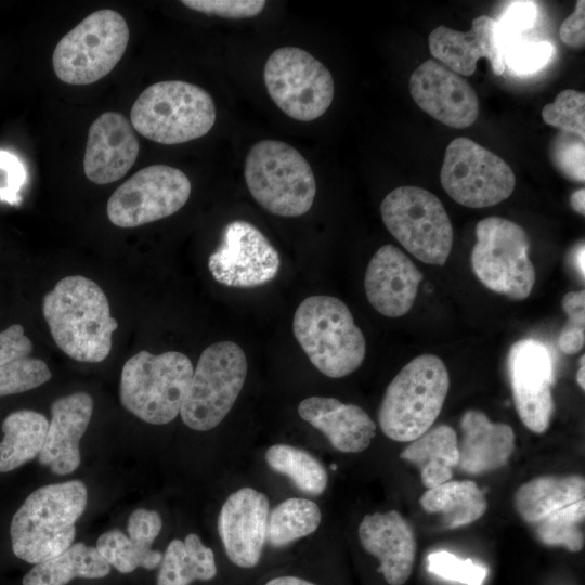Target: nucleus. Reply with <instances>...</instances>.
Returning <instances> with one entry per match:
<instances>
[{
    "label": "nucleus",
    "mask_w": 585,
    "mask_h": 585,
    "mask_svg": "<svg viewBox=\"0 0 585 585\" xmlns=\"http://www.w3.org/2000/svg\"><path fill=\"white\" fill-rule=\"evenodd\" d=\"M193 372L191 360L181 352L140 351L122 366L120 402L147 424H168L180 414Z\"/></svg>",
    "instance_id": "423d86ee"
},
{
    "label": "nucleus",
    "mask_w": 585,
    "mask_h": 585,
    "mask_svg": "<svg viewBox=\"0 0 585 585\" xmlns=\"http://www.w3.org/2000/svg\"><path fill=\"white\" fill-rule=\"evenodd\" d=\"M568 320L562 327L558 344L566 354L580 352L585 343V291H570L562 298Z\"/></svg>",
    "instance_id": "ea45409f"
},
{
    "label": "nucleus",
    "mask_w": 585,
    "mask_h": 585,
    "mask_svg": "<svg viewBox=\"0 0 585 585\" xmlns=\"http://www.w3.org/2000/svg\"><path fill=\"white\" fill-rule=\"evenodd\" d=\"M545 123L566 133L585 138V93L572 89L561 91L552 103L542 110Z\"/></svg>",
    "instance_id": "c9c22d12"
},
{
    "label": "nucleus",
    "mask_w": 585,
    "mask_h": 585,
    "mask_svg": "<svg viewBox=\"0 0 585 585\" xmlns=\"http://www.w3.org/2000/svg\"><path fill=\"white\" fill-rule=\"evenodd\" d=\"M584 199H585V190L584 188H580V190L575 191L570 197L571 207L577 213L583 214V216L585 214Z\"/></svg>",
    "instance_id": "8fccbe9b"
},
{
    "label": "nucleus",
    "mask_w": 585,
    "mask_h": 585,
    "mask_svg": "<svg viewBox=\"0 0 585 585\" xmlns=\"http://www.w3.org/2000/svg\"><path fill=\"white\" fill-rule=\"evenodd\" d=\"M88 502L86 484L69 480L35 490L14 514L11 542L14 555L29 563H39L70 547L76 521Z\"/></svg>",
    "instance_id": "f03ea898"
},
{
    "label": "nucleus",
    "mask_w": 585,
    "mask_h": 585,
    "mask_svg": "<svg viewBox=\"0 0 585 585\" xmlns=\"http://www.w3.org/2000/svg\"><path fill=\"white\" fill-rule=\"evenodd\" d=\"M191 182L178 168L152 165L139 170L115 190L107 217L119 227H136L167 218L188 200Z\"/></svg>",
    "instance_id": "4468645a"
},
{
    "label": "nucleus",
    "mask_w": 585,
    "mask_h": 585,
    "mask_svg": "<svg viewBox=\"0 0 585 585\" xmlns=\"http://www.w3.org/2000/svg\"><path fill=\"white\" fill-rule=\"evenodd\" d=\"M400 458L420 471L422 484L431 489L451 480L458 464V438L448 425L431 427L401 452Z\"/></svg>",
    "instance_id": "a878e982"
},
{
    "label": "nucleus",
    "mask_w": 585,
    "mask_h": 585,
    "mask_svg": "<svg viewBox=\"0 0 585 585\" xmlns=\"http://www.w3.org/2000/svg\"><path fill=\"white\" fill-rule=\"evenodd\" d=\"M110 566L95 547L76 543L60 555L41 561L24 576L23 585H66L76 577L101 578Z\"/></svg>",
    "instance_id": "c756f323"
},
{
    "label": "nucleus",
    "mask_w": 585,
    "mask_h": 585,
    "mask_svg": "<svg viewBox=\"0 0 585 585\" xmlns=\"http://www.w3.org/2000/svg\"><path fill=\"white\" fill-rule=\"evenodd\" d=\"M428 43L432 56L456 74L471 76L480 58L490 62L495 75L505 72L498 24L487 15L476 17L468 31L439 26L430 32Z\"/></svg>",
    "instance_id": "6ab92c4d"
},
{
    "label": "nucleus",
    "mask_w": 585,
    "mask_h": 585,
    "mask_svg": "<svg viewBox=\"0 0 585 585\" xmlns=\"http://www.w3.org/2000/svg\"><path fill=\"white\" fill-rule=\"evenodd\" d=\"M278 252L252 223L244 220L229 222L221 244L208 259L212 277L221 285L252 288L271 282L277 275Z\"/></svg>",
    "instance_id": "2eb2a0df"
},
{
    "label": "nucleus",
    "mask_w": 585,
    "mask_h": 585,
    "mask_svg": "<svg viewBox=\"0 0 585 585\" xmlns=\"http://www.w3.org/2000/svg\"><path fill=\"white\" fill-rule=\"evenodd\" d=\"M93 413V400L87 392L56 399L51 405L44 445L39 461L58 476L74 472L80 465L79 443Z\"/></svg>",
    "instance_id": "5701e85b"
},
{
    "label": "nucleus",
    "mask_w": 585,
    "mask_h": 585,
    "mask_svg": "<svg viewBox=\"0 0 585 585\" xmlns=\"http://www.w3.org/2000/svg\"><path fill=\"white\" fill-rule=\"evenodd\" d=\"M95 548L109 566L121 573H130L138 568L153 570L162 558L160 551L130 538L117 529L103 533Z\"/></svg>",
    "instance_id": "72a5a7b5"
},
{
    "label": "nucleus",
    "mask_w": 585,
    "mask_h": 585,
    "mask_svg": "<svg viewBox=\"0 0 585 585\" xmlns=\"http://www.w3.org/2000/svg\"><path fill=\"white\" fill-rule=\"evenodd\" d=\"M270 503L266 495L245 486L230 494L218 516V533L227 558L250 569L261 558L266 542Z\"/></svg>",
    "instance_id": "a211bd4d"
},
{
    "label": "nucleus",
    "mask_w": 585,
    "mask_h": 585,
    "mask_svg": "<svg viewBox=\"0 0 585 585\" xmlns=\"http://www.w3.org/2000/svg\"><path fill=\"white\" fill-rule=\"evenodd\" d=\"M424 275L398 247H380L368 262L364 288L369 303L388 317H400L413 307Z\"/></svg>",
    "instance_id": "412c9836"
},
{
    "label": "nucleus",
    "mask_w": 585,
    "mask_h": 585,
    "mask_svg": "<svg viewBox=\"0 0 585 585\" xmlns=\"http://www.w3.org/2000/svg\"><path fill=\"white\" fill-rule=\"evenodd\" d=\"M362 547L379 560L378 572L390 585L410 578L416 558L413 528L396 510L364 516L359 525Z\"/></svg>",
    "instance_id": "4be33fe9"
},
{
    "label": "nucleus",
    "mask_w": 585,
    "mask_h": 585,
    "mask_svg": "<svg viewBox=\"0 0 585 585\" xmlns=\"http://www.w3.org/2000/svg\"><path fill=\"white\" fill-rule=\"evenodd\" d=\"M584 477L580 474L543 476L519 486L514 500L521 518L534 524L546 516L584 499Z\"/></svg>",
    "instance_id": "bb28decb"
},
{
    "label": "nucleus",
    "mask_w": 585,
    "mask_h": 585,
    "mask_svg": "<svg viewBox=\"0 0 585 585\" xmlns=\"http://www.w3.org/2000/svg\"><path fill=\"white\" fill-rule=\"evenodd\" d=\"M457 468L480 474L504 467L515 450V432L504 422L492 421L483 412L468 410L460 419Z\"/></svg>",
    "instance_id": "393cba45"
},
{
    "label": "nucleus",
    "mask_w": 585,
    "mask_h": 585,
    "mask_svg": "<svg viewBox=\"0 0 585 585\" xmlns=\"http://www.w3.org/2000/svg\"><path fill=\"white\" fill-rule=\"evenodd\" d=\"M505 43V67L507 65L517 76L537 73L546 66L554 54V46L549 41L515 38Z\"/></svg>",
    "instance_id": "4c0bfd02"
},
{
    "label": "nucleus",
    "mask_w": 585,
    "mask_h": 585,
    "mask_svg": "<svg viewBox=\"0 0 585 585\" xmlns=\"http://www.w3.org/2000/svg\"><path fill=\"white\" fill-rule=\"evenodd\" d=\"M140 143L129 120L105 112L90 126L83 157L86 177L95 184L121 179L134 165Z\"/></svg>",
    "instance_id": "aec40b11"
},
{
    "label": "nucleus",
    "mask_w": 585,
    "mask_h": 585,
    "mask_svg": "<svg viewBox=\"0 0 585 585\" xmlns=\"http://www.w3.org/2000/svg\"><path fill=\"white\" fill-rule=\"evenodd\" d=\"M129 37L121 14L113 10L95 11L58 41L52 55L54 73L69 84L93 83L117 65Z\"/></svg>",
    "instance_id": "6e6552de"
},
{
    "label": "nucleus",
    "mask_w": 585,
    "mask_h": 585,
    "mask_svg": "<svg viewBox=\"0 0 585 585\" xmlns=\"http://www.w3.org/2000/svg\"><path fill=\"white\" fill-rule=\"evenodd\" d=\"M415 103L441 123L463 129L479 115L478 95L467 80L441 63L427 60L410 77Z\"/></svg>",
    "instance_id": "f3484780"
},
{
    "label": "nucleus",
    "mask_w": 585,
    "mask_h": 585,
    "mask_svg": "<svg viewBox=\"0 0 585 585\" xmlns=\"http://www.w3.org/2000/svg\"><path fill=\"white\" fill-rule=\"evenodd\" d=\"M507 366L519 418L533 432H544L555 412V365L548 347L532 338L521 339L510 348Z\"/></svg>",
    "instance_id": "dca6fc26"
},
{
    "label": "nucleus",
    "mask_w": 585,
    "mask_h": 585,
    "mask_svg": "<svg viewBox=\"0 0 585 585\" xmlns=\"http://www.w3.org/2000/svg\"><path fill=\"white\" fill-rule=\"evenodd\" d=\"M584 251H585L584 245L582 244V246L578 248L577 253H576V265H577L578 272L582 274L583 278H584V273H585Z\"/></svg>",
    "instance_id": "3c124183"
},
{
    "label": "nucleus",
    "mask_w": 585,
    "mask_h": 585,
    "mask_svg": "<svg viewBox=\"0 0 585 585\" xmlns=\"http://www.w3.org/2000/svg\"><path fill=\"white\" fill-rule=\"evenodd\" d=\"M471 252L476 276L489 289L515 300L528 298L536 273L530 259V238L514 221L489 217L476 226Z\"/></svg>",
    "instance_id": "9b49d317"
},
{
    "label": "nucleus",
    "mask_w": 585,
    "mask_h": 585,
    "mask_svg": "<svg viewBox=\"0 0 585 585\" xmlns=\"http://www.w3.org/2000/svg\"><path fill=\"white\" fill-rule=\"evenodd\" d=\"M428 571L448 581L464 585H483L489 570L471 559H461L446 550L428 555Z\"/></svg>",
    "instance_id": "58836bf2"
},
{
    "label": "nucleus",
    "mask_w": 585,
    "mask_h": 585,
    "mask_svg": "<svg viewBox=\"0 0 585 585\" xmlns=\"http://www.w3.org/2000/svg\"><path fill=\"white\" fill-rule=\"evenodd\" d=\"M440 181L448 196L470 208L497 205L516 185L515 173L503 158L465 136L447 145Z\"/></svg>",
    "instance_id": "ddd939ff"
},
{
    "label": "nucleus",
    "mask_w": 585,
    "mask_h": 585,
    "mask_svg": "<svg viewBox=\"0 0 585 585\" xmlns=\"http://www.w3.org/2000/svg\"><path fill=\"white\" fill-rule=\"evenodd\" d=\"M537 17V6L533 1L511 2L497 21L499 35L505 42L518 38L522 32L531 29Z\"/></svg>",
    "instance_id": "c03bdc74"
},
{
    "label": "nucleus",
    "mask_w": 585,
    "mask_h": 585,
    "mask_svg": "<svg viewBox=\"0 0 585 585\" xmlns=\"http://www.w3.org/2000/svg\"><path fill=\"white\" fill-rule=\"evenodd\" d=\"M584 140L570 138L569 133L559 136L552 147L555 166L569 179L584 182Z\"/></svg>",
    "instance_id": "a19ab883"
},
{
    "label": "nucleus",
    "mask_w": 585,
    "mask_h": 585,
    "mask_svg": "<svg viewBox=\"0 0 585 585\" xmlns=\"http://www.w3.org/2000/svg\"><path fill=\"white\" fill-rule=\"evenodd\" d=\"M269 467L291 480L301 492L318 496L328 483L322 463L306 450L289 444H274L265 452Z\"/></svg>",
    "instance_id": "473e14b6"
},
{
    "label": "nucleus",
    "mask_w": 585,
    "mask_h": 585,
    "mask_svg": "<svg viewBox=\"0 0 585 585\" xmlns=\"http://www.w3.org/2000/svg\"><path fill=\"white\" fill-rule=\"evenodd\" d=\"M265 585H315V584L301 577L285 575V576L274 577L270 580L269 582H266Z\"/></svg>",
    "instance_id": "09e8293b"
},
{
    "label": "nucleus",
    "mask_w": 585,
    "mask_h": 585,
    "mask_svg": "<svg viewBox=\"0 0 585 585\" xmlns=\"http://www.w3.org/2000/svg\"><path fill=\"white\" fill-rule=\"evenodd\" d=\"M49 421L31 410L9 414L2 422L0 472H8L36 458L46 441Z\"/></svg>",
    "instance_id": "7c9ffc66"
},
{
    "label": "nucleus",
    "mask_w": 585,
    "mask_h": 585,
    "mask_svg": "<svg viewBox=\"0 0 585 585\" xmlns=\"http://www.w3.org/2000/svg\"><path fill=\"white\" fill-rule=\"evenodd\" d=\"M42 313L54 342L69 358L99 363L109 354L118 323L94 281L82 275L62 278L44 296Z\"/></svg>",
    "instance_id": "f257e3e1"
},
{
    "label": "nucleus",
    "mask_w": 585,
    "mask_h": 585,
    "mask_svg": "<svg viewBox=\"0 0 585 585\" xmlns=\"http://www.w3.org/2000/svg\"><path fill=\"white\" fill-rule=\"evenodd\" d=\"M263 79L270 98L287 116L311 121L334 99V79L327 67L306 50L282 47L265 62Z\"/></svg>",
    "instance_id": "f8f14e48"
},
{
    "label": "nucleus",
    "mask_w": 585,
    "mask_h": 585,
    "mask_svg": "<svg viewBox=\"0 0 585 585\" xmlns=\"http://www.w3.org/2000/svg\"><path fill=\"white\" fill-rule=\"evenodd\" d=\"M27 182V170L13 153L0 150V202L10 205L21 203V192Z\"/></svg>",
    "instance_id": "37998d69"
},
{
    "label": "nucleus",
    "mask_w": 585,
    "mask_h": 585,
    "mask_svg": "<svg viewBox=\"0 0 585 585\" xmlns=\"http://www.w3.org/2000/svg\"><path fill=\"white\" fill-rule=\"evenodd\" d=\"M298 414L341 453L365 451L376 434V424L362 407L335 398L309 396L299 403Z\"/></svg>",
    "instance_id": "b1692460"
},
{
    "label": "nucleus",
    "mask_w": 585,
    "mask_h": 585,
    "mask_svg": "<svg viewBox=\"0 0 585 585\" xmlns=\"http://www.w3.org/2000/svg\"><path fill=\"white\" fill-rule=\"evenodd\" d=\"M181 3L194 11L224 18L253 17L265 6L264 0H183Z\"/></svg>",
    "instance_id": "79ce46f5"
},
{
    "label": "nucleus",
    "mask_w": 585,
    "mask_h": 585,
    "mask_svg": "<svg viewBox=\"0 0 585 585\" xmlns=\"http://www.w3.org/2000/svg\"><path fill=\"white\" fill-rule=\"evenodd\" d=\"M448 389V372L439 356L413 359L387 387L378 411L381 431L399 442L417 439L440 415Z\"/></svg>",
    "instance_id": "7ed1b4c3"
},
{
    "label": "nucleus",
    "mask_w": 585,
    "mask_h": 585,
    "mask_svg": "<svg viewBox=\"0 0 585 585\" xmlns=\"http://www.w3.org/2000/svg\"><path fill=\"white\" fill-rule=\"evenodd\" d=\"M157 585H190L194 581H209L217 574L214 554L195 533L184 541L172 540L159 564Z\"/></svg>",
    "instance_id": "cd10ccee"
},
{
    "label": "nucleus",
    "mask_w": 585,
    "mask_h": 585,
    "mask_svg": "<svg viewBox=\"0 0 585 585\" xmlns=\"http://www.w3.org/2000/svg\"><path fill=\"white\" fill-rule=\"evenodd\" d=\"M161 528V516L155 510L144 508L132 511L127 525L130 538L148 546H152Z\"/></svg>",
    "instance_id": "a18cd8bd"
},
{
    "label": "nucleus",
    "mask_w": 585,
    "mask_h": 585,
    "mask_svg": "<svg viewBox=\"0 0 585 585\" xmlns=\"http://www.w3.org/2000/svg\"><path fill=\"white\" fill-rule=\"evenodd\" d=\"M320 507L311 499L290 497L277 504L270 512L266 542L281 548L312 534L321 523Z\"/></svg>",
    "instance_id": "2f4dec72"
},
{
    "label": "nucleus",
    "mask_w": 585,
    "mask_h": 585,
    "mask_svg": "<svg viewBox=\"0 0 585 585\" xmlns=\"http://www.w3.org/2000/svg\"><path fill=\"white\" fill-rule=\"evenodd\" d=\"M247 358L233 341H220L200 354L180 410L183 422L196 431L217 427L232 410L246 380Z\"/></svg>",
    "instance_id": "1a4fd4ad"
},
{
    "label": "nucleus",
    "mask_w": 585,
    "mask_h": 585,
    "mask_svg": "<svg viewBox=\"0 0 585 585\" xmlns=\"http://www.w3.org/2000/svg\"><path fill=\"white\" fill-rule=\"evenodd\" d=\"M52 377L40 359L26 358L0 365V396L35 389Z\"/></svg>",
    "instance_id": "e433bc0d"
},
{
    "label": "nucleus",
    "mask_w": 585,
    "mask_h": 585,
    "mask_svg": "<svg viewBox=\"0 0 585 585\" xmlns=\"http://www.w3.org/2000/svg\"><path fill=\"white\" fill-rule=\"evenodd\" d=\"M559 36L561 41L572 48L585 43V1H576L574 11L562 22Z\"/></svg>",
    "instance_id": "de8ad7c7"
},
{
    "label": "nucleus",
    "mask_w": 585,
    "mask_h": 585,
    "mask_svg": "<svg viewBox=\"0 0 585 585\" xmlns=\"http://www.w3.org/2000/svg\"><path fill=\"white\" fill-rule=\"evenodd\" d=\"M245 181L253 199L269 212L299 217L310 210L316 182L308 160L278 140L255 143L245 160Z\"/></svg>",
    "instance_id": "0eeeda50"
},
{
    "label": "nucleus",
    "mask_w": 585,
    "mask_h": 585,
    "mask_svg": "<svg viewBox=\"0 0 585 585\" xmlns=\"http://www.w3.org/2000/svg\"><path fill=\"white\" fill-rule=\"evenodd\" d=\"M292 330L310 362L327 377L348 376L364 361V335L338 298H306L294 314Z\"/></svg>",
    "instance_id": "20e7f679"
},
{
    "label": "nucleus",
    "mask_w": 585,
    "mask_h": 585,
    "mask_svg": "<svg viewBox=\"0 0 585 585\" xmlns=\"http://www.w3.org/2000/svg\"><path fill=\"white\" fill-rule=\"evenodd\" d=\"M585 517L584 499L570 504L532 524L538 541L547 546H560L580 551L584 546L582 524Z\"/></svg>",
    "instance_id": "f704fd0d"
},
{
    "label": "nucleus",
    "mask_w": 585,
    "mask_h": 585,
    "mask_svg": "<svg viewBox=\"0 0 585 585\" xmlns=\"http://www.w3.org/2000/svg\"><path fill=\"white\" fill-rule=\"evenodd\" d=\"M32 343L21 324H14L0 332V365L29 358Z\"/></svg>",
    "instance_id": "49530a36"
},
{
    "label": "nucleus",
    "mask_w": 585,
    "mask_h": 585,
    "mask_svg": "<svg viewBox=\"0 0 585 585\" xmlns=\"http://www.w3.org/2000/svg\"><path fill=\"white\" fill-rule=\"evenodd\" d=\"M132 127L160 144L185 143L207 134L216 121L211 95L197 84L159 81L147 87L130 112Z\"/></svg>",
    "instance_id": "39448f33"
},
{
    "label": "nucleus",
    "mask_w": 585,
    "mask_h": 585,
    "mask_svg": "<svg viewBox=\"0 0 585 585\" xmlns=\"http://www.w3.org/2000/svg\"><path fill=\"white\" fill-rule=\"evenodd\" d=\"M419 504L429 514L443 515L444 524L450 529L478 520L487 508L484 493L471 480H450L428 489Z\"/></svg>",
    "instance_id": "c85d7f7f"
},
{
    "label": "nucleus",
    "mask_w": 585,
    "mask_h": 585,
    "mask_svg": "<svg viewBox=\"0 0 585 585\" xmlns=\"http://www.w3.org/2000/svg\"><path fill=\"white\" fill-rule=\"evenodd\" d=\"M380 213L388 231L418 260L434 265L447 261L453 227L434 194L418 186L396 187L381 202Z\"/></svg>",
    "instance_id": "9d476101"
},
{
    "label": "nucleus",
    "mask_w": 585,
    "mask_h": 585,
    "mask_svg": "<svg viewBox=\"0 0 585 585\" xmlns=\"http://www.w3.org/2000/svg\"><path fill=\"white\" fill-rule=\"evenodd\" d=\"M584 355H582L581 360H580V368L577 370V375H576V380H577V384L578 386L582 388V390L585 389V378H584V373H585V362H584Z\"/></svg>",
    "instance_id": "603ef678"
}]
</instances>
